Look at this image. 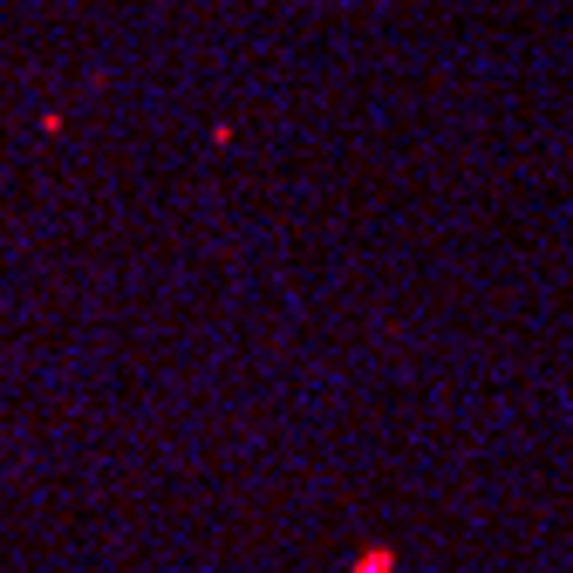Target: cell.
Here are the masks:
<instances>
[{
	"instance_id": "obj_1",
	"label": "cell",
	"mask_w": 573,
	"mask_h": 573,
	"mask_svg": "<svg viewBox=\"0 0 573 573\" xmlns=\"http://www.w3.org/2000/svg\"><path fill=\"white\" fill-rule=\"evenodd\" d=\"M389 567H396V560H389V553H382V546H376V553H369V560H362V567H355V573H389Z\"/></svg>"
}]
</instances>
